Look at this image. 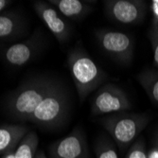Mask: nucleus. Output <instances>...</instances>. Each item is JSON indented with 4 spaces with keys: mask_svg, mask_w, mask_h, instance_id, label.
Wrapping results in <instances>:
<instances>
[{
    "mask_svg": "<svg viewBox=\"0 0 158 158\" xmlns=\"http://www.w3.org/2000/svg\"><path fill=\"white\" fill-rule=\"evenodd\" d=\"M58 82L47 76H36L25 81L12 91L5 102L8 116L17 121L28 122L37 106Z\"/></svg>",
    "mask_w": 158,
    "mask_h": 158,
    "instance_id": "obj_1",
    "label": "nucleus"
},
{
    "mask_svg": "<svg viewBox=\"0 0 158 158\" xmlns=\"http://www.w3.org/2000/svg\"><path fill=\"white\" fill-rule=\"evenodd\" d=\"M67 65L81 102H83L105 81L104 71L82 47H74L68 52Z\"/></svg>",
    "mask_w": 158,
    "mask_h": 158,
    "instance_id": "obj_2",
    "label": "nucleus"
},
{
    "mask_svg": "<svg viewBox=\"0 0 158 158\" xmlns=\"http://www.w3.org/2000/svg\"><path fill=\"white\" fill-rule=\"evenodd\" d=\"M150 121L145 114L114 113L102 118L100 123L116 144L124 149L134 142Z\"/></svg>",
    "mask_w": 158,
    "mask_h": 158,
    "instance_id": "obj_3",
    "label": "nucleus"
},
{
    "mask_svg": "<svg viewBox=\"0 0 158 158\" xmlns=\"http://www.w3.org/2000/svg\"><path fill=\"white\" fill-rule=\"evenodd\" d=\"M68 102L67 93L58 81L34 110L28 122L46 129L58 127L65 119Z\"/></svg>",
    "mask_w": 158,
    "mask_h": 158,
    "instance_id": "obj_4",
    "label": "nucleus"
},
{
    "mask_svg": "<svg viewBox=\"0 0 158 158\" xmlns=\"http://www.w3.org/2000/svg\"><path fill=\"white\" fill-rule=\"evenodd\" d=\"M96 37L102 50L111 58L121 64H130L134 58L135 40L125 32L99 30Z\"/></svg>",
    "mask_w": 158,
    "mask_h": 158,
    "instance_id": "obj_5",
    "label": "nucleus"
},
{
    "mask_svg": "<svg viewBox=\"0 0 158 158\" xmlns=\"http://www.w3.org/2000/svg\"><path fill=\"white\" fill-rule=\"evenodd\" d=\"M132 108L127 94L117 84L102 85L95 94L91 106L93 116H103L119 113Z\"/></svg>",
    "mask_w": 158,
    "mask_h": 158,
    "instance_id": "obj_6",
    "label": "nucleus"
},
{
    "mask_svg": "<svg viewBox=\"0 0 158 158\" xmlns=\"http://www.w3.org/2000/svg\"><path fill=\"white\" fill-rule=\"evenodd\" d=\"M103 7L110 20L123 25H138L147 13V3L141 0H106Z\"/></svg>",
    "mask_w": 158,
    "mask_h": 158,
    "instance_id": "obj_7",
    "label": "nucleus"
},
{
    "mask_svg": "<svg viewBox=\"0 0 158 158\" xmlns=\"http://www.w3.org/2000/svg\"><path fill=\"white\" fill-rule=\"evenodd\" d=\"M43 48V36L40 30H36L26 40L14 43L2 52L4 62L12 67H22L30 64Z\"/></svg>",
    "mask_w": 158,
    "mask_h": 158,
    "instance_id": "obj_8",
    "label": "nucleus"
},
{
    "mask_svg": "<svg viewBox=\"0 0 158 158\" xmlns=\"http://www.w3.org/2000/svg\"><path fill=\"white\" fill-rule=\"evenodd\" d=\"M33 8L39 18L59 43H65L71 36L72 27L65 17L48 1H35Z\"/></svg>",
    "mask_w": 158,
    "mask_h": 158,
    "instance_id": "obj_9",
    "label": "nucleus"
},
{
    "mask_svg": "<svg viewBox=\"0 0 158 158\" xmlns=\"http://www.w3.org/2000/svg\"><path fill=\"white\" fill-rule=\"evenodd\" d=\"M48 154L49 158H87L88 149L83 131L74 129L68 135L50 145Z\"/></svg>",
    "mask_w": 158,
    "mask_h": 158,
    "instance_id": "obj_10",
    "label": "nucleus"
},
{
    "mask_svg": "<svg viewBox=\"0 0 158 158\" xmlns=\"http://www.w3.org/2000/svg\"><path fill=\"white\" fill-rule=\"evenodd\" d=\"M28 24L22 13L14 10L0 13V43H6L24 36Z\"/></svg>",
    "mask_w": 158,
    "mask_h": 158,
    "instance_id": "obj_11",
    "label": "nucleus"
},
{
    "mask_svg": "<svg viewBox=\"0 0 158 158\" xmlns=\"http://www.w3.org/2000/svg\"><path fill=\"white\" fill-rule=\"evenodd\" d=\"M53 7L65 18L71 20H81L93 11V7L81 0H49Z\"/></svg>",
    "mask_w": 158,
    "mask_h": 158,
    "instance_id": "obj_12",
    "label": "nucleus"
},
{
    "mask_svg": "<svg viewBox=\"0 0 158 158\" xmlns=\"http://www.w3.org/2000/svg\"><path fill=\"white\" fill-rule=\"evenodd\" d=\"M28 132V128L19 124L0 126V155L17 147L19 142Z\"/></svg>",
    "mask_w": 158,
    "mask_h": 158,
    "instance_id": "obj_13",
    "label": "nucleus"
},
{
    "mask_svg": "<svg viewBox=\"0 0 158 158\" xmlns=\"http://www.w3.org/2000/svg\"><path fill=\"white\" fill-rule=\"evenodd\" d=\"M151 102L158 104V71L144 70L136 77Z\"/></svg>",
    "mask_w": 158,
    "mask_h": 158,
    "instance_id": "obj_14",
    "label": "nucleus"
},
{
    "mask_svg": "<svg viewBox=\"0 0 158 158\" xmlns=\"http://www.w3.org/2000/svg\"><path fill=\"white\" fill-rule=\"evenodd\" d=\"M39 137L33 131H28L15 149L16 158H34L36 155Z\"/></svg>",
    "mask_w": 158,
    "mask_h": 158,
    "instance_id": "obj_15",
    "label": "nucleus"
},
{
    "mask_svg": "<svg viewBox=\"0 0 158 158\" xmlns=\"http://www.w3.org/2000/svg\"><path fill=\"white\" fill-rule=\"evenodd\" d=\"M96 158H118L116 147L106 137L99 139L95 146Z\"/></svg>",
    "mask_w": 158,
    "mask_h": 158,
    "instance_id": "obj_16",
    "label": "nucleus"
},
{
    "mask_svg": "<svg viewBox=\"0 0 158 158\" xmlns=\"http://www.w3.org/2000/svg\"><path fill=\"white\" fill-rule=\"evenodd\" d=\"M153 6L157 7V10H154V16L152 21V25L148 32V36L152 45V48L153 51V58L156 65L158 66V5L156 1L152 2Z\"/></svg>",
    "mask_w": 158,
    "mask_h": 158,
    "instance_id": "obj_17",
    "label": "nucleus"
},
{
    "mask_svg": "<svg viewBox=\"0 0 158 158\" xmlns=\"http://www.w3.org/2000/svg\"><path fill=\"white\" fill-rule=\"evenodd\" d=\"M125 158H149L144 138H138L129 149Z\"/></svg>",
    "mask_w": 158,
    "mask_h": 158,
    "instance_id": "obj_18",
    "label": "nucleus"
},
{
    "mask_svg": "<svg viewBox=\"0 0 158 158\" xmlns=\"http://www.w3.org/2000/svg\"><path fill=\"white\" fill-rule=\"evenodd\" d=\"M11 3L12 1H10V0H0V13L3 12Z\"/></svg>",
    "mask_w": 158,
    "mask_h": 158,
    "instance_id": "obj_19",
    "label": "nucleus"
},
{
    "mask_svg": "<svg viewBox=\"0 0 158 158\" xmlns=\"http://www.w3.org/2000/svg\"><path fill=\"white\" fill-rule=\"evenodd\" d=\"M15 149H16V148H15ZM15 149L10 150V151L5 152L4 154L1 155V158H16V155H15Z\"/></svg>",
    "mask_w": 158,
    "mask_h": 158,
    "instance_id": "obj_20",
    "label": "nucleus"
},
{
    "mask_svg": "<svg viewBox=\"0 0 158 158\" xmlns=\"http://www.w3.org/2000/svg\"><path fill=\"white\" fill-rule=\"evenodd\" d=\"M34 158H48V157L45 154V152L43 151H38L36 152V155H35Z\"/></svg>",
    "mask_w": 158,
    "mask_h": 158,
    "instance_id": "obj_21",
    "label": "nucleus"
},
{
    "mask_svg": "<svg viewBox=\"0 0 158 158\" xmlns=\"http://www.w3.org/2000/svg\"><path fill=\"white\" fill-rule=\"evenodd\" d=\"M154 148H155V151L158 152V133L156 134V136L154 138Z\"/></svg>",
    "mask_w": 158,
    "mask_h": 158,
    "instance_id": "obj_22",
    "label": "nucleus"
}]
</instances>
